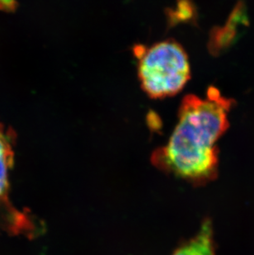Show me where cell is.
<instances>
[{"label": "cell", "mask_w": 254, "mask_h": 255, "mask_svg": "<svg viewBox=\"0 0 254 255\" xmlns=\"http://www.w3.org/2000/svg\"><path fill=\"white\" fill-rule=\"evenodd\" d=\"M233 99L211 87L206 98L192 94L180 106L178 123L165 146L153 152V163L159 169L196 184L217 176L219 138L228 129Z\"/></svg>", "instance_id": "obj_1"}, {"label": "cell", "mask_w": 254, "mask_h": 255, "mask_svg": "<svg viewBox=\"0 0 254 255\" xmlns=\"http://www.w3.org/2000/svg\"><path fill=\"white\" fill-rule=\"evenodd\" d=\"M138 75L142 89L151 99H160L179 93L191 78L187 53L173 40L153 46H136Z\"/></svg>", "instance_id": "obj_2"}, {"label": "cell", "mask_w": 254, "mask_h": 255, "mask_svg": "<svg viewBox=\"0 0 254 255\" xmlns=\"http://www.w3.org/2000/svg\"><path fill=\"white\" fill-rule=\"evenodd\" d=\"M14 133L0 124V209L7 207L10 212L17 213L8 202V174L14 159Z\"/></svg>", "instance_id": "obj_3"}, {"label": "cell", "mask_w": 254, "mask_h": 255, "mask_svg": "<svg viewBox=\"0 0 254 255\" xmlns=\"http://www.w3.org/2000/svg\"><path fill=\"white\" fill-rule=\"evenodd\" d=\"M173 255H215L211 222L206 220L197 236L181 246Z\"/></svg>", "instance_id": "obj_4"}, {"label": "cell", "mask_w": 254, "mask_h": 255, "mask_svg": "<svg viewBox=\"0 0 254 255\" xmlns=\"http://www.w3.org/2000/svg\"><path fill=\"white\" fill-rule=\"evenodd\" d=\"M17 7L16 0H0V9L12 12Z\"/></svg>", "instance_id": "obj_5"}]
</instances>
